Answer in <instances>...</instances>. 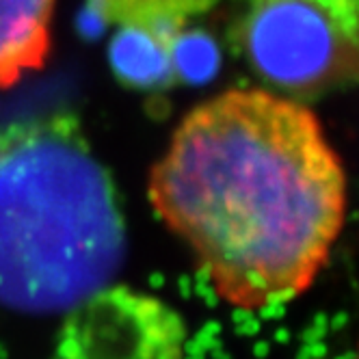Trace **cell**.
<instances>
[{
	"mask_svg": "<svg viewBox=\"0 0 359 359\" xmlns=\"http://www.w3.org/2000/svg\"><path fill=\"white\" fill-rule=\"evenodd\" d=\"M154 212L236 310L314 284L346 219V173L318 117L269 89L197 104L151 165Z\"/></svg>",
	"mask_w": 359,
	"mask_h": 359,
	"instance_id": "obj_1",
	"label": "cell"
},
{
	"mask_svg": "<svg viewBox=\"0 0 359 359\" xmlns=\"http://www.w3.org/2000/svg\"><path fill=\"white\" fill-rule=\"evenodd\" d=\"M115 187L72 117L0 128V305L69 312L117 275Z\"/></svg>",
	"mask_w": 359,
	"mask_h": 359,
	"instance_id": "obj_2",
	"label": "cell"
},
{
	"mask_svg": "<svg viewBox=\"0 0 359 359\" xmlns=\"http://www.w3.org/2000/svg\"><path fill=\"white\" fill-rule=\"evenodd\" d=\"M236 39L251 69L292 100L359 85V0H249Z\"/></svg>",
	"mask_w": 359,
	"mask_h": 359,
	"instance_id": "obj_3",
	"label": "cell"
},
{
	"mask_svg": "<svg viewBox=\"0 0 359 359\" xmlns=\"http://www.w3.org/2000/svg\"><path fill=\"white\" fill-rule=\"evenodd\" d=\"M184 320L169 303L107 286L67 312L57 359H184Z\"/></svg>",
	"mask_w": 359,
	"mask_h": 359,
	"instance_id": "obj_4",
	"label": "cell"
},
{
	"mask_svg": "<svg viewBox=\"0 0 359 359\" xmlns=\"http://www.w3.org/2000/svg\"><path fill=\"white\" fill-rule=\"evenodd\" d=\"M57 0H0V89L43 67Z\"/></svg>",
	"mask_w": 359,
	"mask_h": 359,
	"instance_id": "obj_5",
	"label": "cell"
},
{
	"mask_svg": "<svg viewBox=\"0 0 359 359\" xmlns=\"http://www.w3.org/2000/svg\"><path fill=\"white\" fill-rule=\"evenodd\" d=\"M355 359H359V344H357V353H355Z\"/></svg>",
	"mask_w": 359,
	"mask_h": 359,
	"instance_id": "obj_6",
	"label": "cell"
}]
</instances>
